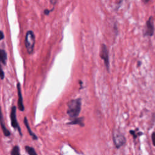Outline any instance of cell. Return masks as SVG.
<instances>
[{
	"instance_id": "obj_1",
	"label": "cell",
	"mask_w": 155,
	"mask_h": 155,
	"mask_svg": "<svg viewBox=\"0 0 155 155\" xmlns=\"http://www.w3.org/2000/svg\"><path fill=\"white\" fill-rule=\"evenodd\" d=\"M81 107L82 101L80 98L71 100L67 102V113L71 120H74V119L78 117L81 111Z\"/></svg>"
},
{
	"instance_id": "obj_2",
	"label": "cell",
	"mask_w": 155,
	"mask_h": 155,
	"mask_svg": "<svg viewBox=\"0 0 155 155\" xmlns=\"http://www.w3.org/2000/svg\"><path fill=\"white\" fill-rule=\"evenodd\" d=\"M35 44V36L33 31L29 30L26 33L25 37V46L29 54H32Z\"/></svg>"
},
{
	"instance_id": "obj_3",
	"label": "cell",
	"mask_w": 155,
	"mask_h": 155,
	"mask_svg": "<svg viewBox=\"0 0 155 155\" xmlns=\"http://www.w3.org/2000/svg\"><path fill=\"white\" fill-rule=\"evenodd\" d=\"M113 141L116 148H120L126 143V138L123 134L117 129H113L112 132Z\"/></svg>"
},
{
	"instance_id": "obj_4",
	"label": "cell",
	"mask_w": 155,
	"mask_h": 155,
	"mask_svg": "<svg viewBox=\"0 0 155 155\" xmlns=\"http://www.w3.org/2000/svg\"><path fill=\"white\" fill-rule=\"evenodd\" d=\"M10 117V120H11L12 127L15 129H17V130L18 131L19 135L22 136L23 133L21 132V129L18 124L17 118V107L15 106H13L11 108Z\"/></svg>"
},
{
	"instance_id": "obj_5",
	"label": "cell",
	"mask_w": 155,
	"mask_h": 155,
	"mask_svg": "<svg viewBox=\"0 0 155 155\" xmlns=\"http://www.w3.org/2000/svg\"><path fill=\"white\" fill-rule=\"evenodd\" d=\"M154 33V18L152 16H150L146 21V29L144 32V37H152Z\"/></svg>"
},
{
	"instance_id": "obj_6",
	"label": "cell",
	"mask_w": 155,
	"mask_h": 155,
	"mask_svg": "<svg viewBox=\"0 0 155 155\" xmlns=\"http://www.w3.org/2000/svg\"><path fill=\"white\" fill-rule=\"evenodd\" d=\"M100 57L104 61L106 67L108 71H109L110 68V63H109V55H108V50L107 46L102 44L101 45L100 49Z\"/></svg>"
},
{
	"instance_id": "obj_7",
	"label": "cell",
	"mask_w": 155,
	"mask_h": 155,
	"mask_svg": "<svg viewBox=\"0 0 155 155\" xmlns=\"http://www.w3.org/2000/svg\"><path fill=\"white\" fill-rule=\"evenodd\" d=\"M17 91H18V109L23 112L24 111V106L23 104V95L21 93V85L19 82L17 83Z\"/></svg>"
},
{
	"instance_id": "obj_8",
	"label": "cell",
	"mask_w": 155,
	"mask_h": 155,
	"mask_svg": "<svg viewBox=\"0 0 155 155\" xmlns=\"http://www.w3.org/2000/svg\"><path fill=\"white\" fill-rule=\"evenodd\" d=\"M24 124H25V127H26L27 128V130L29 132V134L30 135V136H32V139H33V140H38V137L37 136L35 135V134L31 130V128H30V125L29 124V122H28V120L27 119V117H24Z\"/></svg>"
},
{
	"instance_id": "obj_9",
	"label": "cell",
	"mask_w": 155,
	"mask_h": 155,
	"mask_svg": "<svg viewBox=\"0 0 155 155\" xmlns=\"http://www.w3.org/2000/svg\"><path fill=\"white\" fill-rule=\"evenodd\" d=\"M67 124L68 125H79L81 127L84 126V118H76L74 120H72L71 121L68 122Z\"/></svg>"
},
{
	"instance_id": "obj_10",
	"label": "cell",
	"mask_w": 155,
	"mask_h": 155,
	"mask_svg": "<svg viewBox=\"0 0 155 155\" xmlns=\"http://www.w3.org/2000/svg\"><path fill=\"white\" fill-rule=\"evenodd\" d=\"M1 127L2 128V130L3 132V133L4 136L6 137H9L10 136V132L8 130V129L6 128V126H5V124L3 121V114L1 113Z\"/></svg>"
},
{
	"instance_id": "obj_11",
	"label": "cell",
	"mask_w": 155,
	"mask_h": 155,
	"mask_svg": "<svg viewBox=\"0 0 155 155\" xmlns=\"http://www.w3.org/2000/svg\"><path fill=\"white\" fill-rule=\"evenodd\" d=\"M0 59H1V63L3 65H6L7 60V54L6 51L4 49H1V50H0Z\"/></svg>"
},
{
	"instance_id": "obj_12",
	"label": "cell",
	"mask_w": 155,
	"mask_h": 155,
	"mask_svg": "<svg viewBox=\"0 0 155 155\" xmlns=\"http://www.w3.org/2000/svg\"><path fill=\"white\" fill-rule=\"evenodd\" d=\"M130 132V135H132L134 140H135V139H136L138 137L144 135V133L142 132H139V129L138 128H136V130H130V132Z\"/></svg>"
},
{
	"instance_id": "obj_13",
	"label": "cell",
	"mask_w": 155,
	"mask_h": 155,
	"mask_svg": "<svg viewBox=\"0 0 155 155\" xmlns=\"http://www.w3.org/2000/svg\"><path fill=\"white\" fill-rule=\"evenodd\" d=\"M25 150L29 155H38L37 153L36 152L35 150L32 147H30L26 146L25 147Z\"/></svg>"
},
{
	"instance_id": "obj_14",
	"label": "cell",
	"mask_w": 155,
	"mask_h": 155,
	"mask_svg": "<svg viewBox=\"0 0 155 155\" xmlns=\"http://www.w3.org/2000/svg\"><path fill=\"white\" fill-rule=\"evenodd\" d=\"M10 155H21L19 147L18 146H15L10 151Z\"/></svg>"
},
{
	"instance_id": "obj_15",
	"label": "cell",
	"mask_w": 155,
	"mask_h": 155,
	"mask_svg": "<svg viewBox=\"0 0 155 155\" xmlns=\"http://www.w3.org/2000/svg\"><path fill=\"white\" fill-rule=\"evenodd\" d=\"M151 138H152V141L153 145V146L155 147V132H153L152 133Z\"/></svg>"
},
{
	"instance_id": "obj_16",
	"label": "cell",
	"mask_w": 155,
	"mask_h": 155,
	"mask_svg": "<svg viewBox=\"0 0 155 155\" xmlns=\"http://www.w3.org/2000/svg\"><path fill=\"white\" fill-rule=\"evenodd\" d=\"M53 10H54V8H53L52 9L50 10H48V9H45V10H44V13L45 15H49V13H50L51 12H52Z\"/></svg>"
},
{
	"instance_id": "obj_17",
	"label": "cell",
	"mask_w": 155,
	"mask_h": 155,
	"mask_svg": "<svg viewBox=\"0 0 155 155\" xmlns=\"http://www.w3.org/2000/svg\"><path fill=\"white\" fill-rule=\"evenodd\" d=\"M0 76H1V80H3L5 78V73L4 72L3 69H1V73H0Z\"/></svg>"
},
{
	"instance_id": "obj_18",
	"label": "cell",
	"mask_w": 155,
	"mask_h": 155,
	"mask_svg": "<svg viewBox=\"0 0 155 155\" xmlns=\"http://www.w3.org/2000/svg\"><path fill=\"white\" fill-rule=\"evenodd\" d=\"M50 3H51V4L55 5V4H56V3H57L58 0H50Z\"/></svg>"
},
{
	"instance_id": "obj_19",
	"label": "cell",
	"mask_w": 155,
	"mask_h": 155,
	"mask_svg": "<svg viewBox=\"0 0 155 155\" xmlns=\"http://www.w3.org/2000/svg\"><path fill=\"white\" fill-rule=\"evenodd\" d=\"M4 36L3 31H1V38H0V39H1L2 40V39H4Z\"/></svg>"
},
{
	"instance_id": "obj_20",
	"label": "cell",
	"mask_w": 155,
	"mask_h": 155,
	"mask_svg": "<svg viewBox=\"0 0 155 155\" xmlns=\"http://www.w3.org/2000/svg\"><path fill=\"white\" fill-rule=\"evenodd\" d=\"M141 64H142V63H141V61H139L138 62V67H140V66L141 65Z\"/></svg>"
},
{
	"instance_id": "obj_21",
	"label": "cell",
	"mask_w": 155,
	"mask_h": 155,
	"mask_svg": "<svg viewBox=\"0 0 155 155\" xmlns=\"http://www.w3.org/2000/svg\"><path fill=\"white\" fill-rule=\"evenodd\" d=\"M142 1L144 4H147L150 1V0H142Z\"/></svg>"
}]
</instances>
